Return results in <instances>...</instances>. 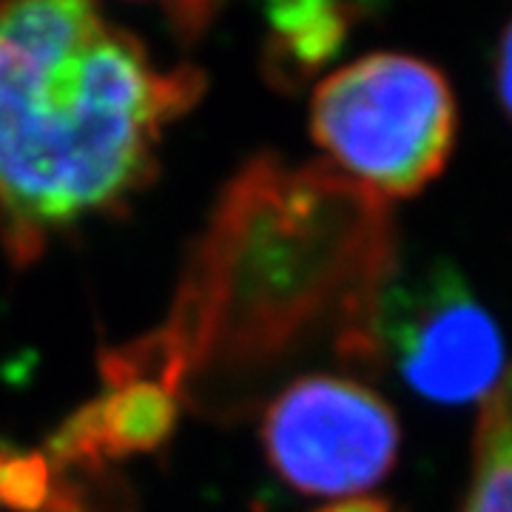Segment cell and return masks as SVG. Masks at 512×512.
Returning <instances> with one entry per match:
<instances>
[{
    "mask_svg": "<svg viewBox=\"0 0 512 512\" xmlns=\"http://www.w3.org/2000/svg\"><path fill=\"white\" fill-rule=\"evenodd\" d=\"M390 276L393 231L379 194L328 163L296 168L256 154L191 248L171 316L131 348L200 416L237 421L313 350L376 365Z\"/></svg>",
    "mask_w": 512,
    "mask_h": 512,
    "instance_id": "6da1fadb",
    "label": "cell"
},
{
    "mask_svg": "<svg viewBox=\"0 0 512 512\" xmlns=\"http://www.w3.org/2000/svg\"><path fill=\"white\" fill-rule=\"evenodd\" d=\"M205 94L160 69L100 0H0V239L26 268L57 237L120 217L154 183L165 128Z\"/></svg>",
    "mask_w": 512,
    "mask_h": 512,
    "instance_id": "7a4b0ae2",
    "label": "cell"
},
{
    "mask_svg": "<svg viewBox=\"0 0 512 512\" xmlns=\"http://www.w3.org/2000/svg\"><path fill=\"white\" fill-rule=\"evenodd\" d=\"M311 137L330 165L379 197H413L444 171L456 143V97L427 60L379 52L325 77Z\"/></svg>",
    "mask_w": 512,
    "mask_h": 512,
    "instance_id": "3957f363",
    "label": "cell"
},
{
    "mask_svg": "<svg viewBox=\"0 0 512 512\" xmlns=\"http://www.w3.org/2000/svg\"><path fill=\"white\" fill-rule=\"evenodd\" d=\"M262 450L282 484L305 495H356L396 467L402 430L367 384L330 373L288 382L265 407Z\"/></svg>",
    "mask_w": 512,
    "mask_h": 512,
    "instance_id": "277c9868",
    "label": "cell"
},
{
    "mask_svg": "<svg viewBox=\"0 0 512 512\" xmlns=\"http://www.w3.org/2000/svg\"><path fill=\"white\" fill-rule=\"evenodd\" d=\"M379 339L404 382L430 402H478L510 370L501 330L450 265H436L410 288H387Z\"/></svg>",
    "mask_w": 512,
    "mask_h": 512,
    "instance_id": "5b68a950",
    "label": "cell"
},
{
    "mask_svg": "<svg viewBox=\"0 0 512 512\" xmlns=\"http://www.w3.org/2000/svg\"><path fill=\"white\" fill-rule=\"evenodd\" d=\"M180 419V399L154 379L106 384L77 407L46 444L55 467H106L120 458L157 453Z\"/></svg>",
    "mask_w": 512,
    "mask_h": 512,
    "instance_id": "8992f818",
    "label": "cell"
},
{
    "mask_svg": "<svg viewBox=\"0 0 512 512\" xmlns=\"http://www.w3.org/2000/svg\"><path fill=\"white\" fill-rule=\"evenodd\" d=\"M265 77L282 92L299 89L342 49L350 29L345 0H268Z\"/></svg>",
    "mask_w": 512,
    "mask_h": 512,
    "instance_id": "52a82bcc",
    "label": "cell"
},
{
    "mask_svg": "<svg viewBox=\"0 0 512 512\" xmlns=\"http://www.w3.org/2000/svg\"><path fill=\"white\" fill-rule=\"evenodd\" d=\"M464 512H512V367L478 416L476 470Z\"/></svg>",
    "mask_w": 512,
    "mask_h": 512,
    "instance_id": "ba28073f",
    "label": "cell"
},
{
    "mask_svg": "<svg viewBox=\"0 0 512 512\" xmlns=\"http://www.w3.org/2000/svg\"><path fill=\"white\" fill-rule=\"evenodd\" d=\"M55 470V493L43 512H137L134 490L117 470H111V464Z\"/></svg>",
    "mask_w": 512,
    "mask_h": 512,
    "instance_id": "9c48e42d",
    "label": "cell"
},
{
    "mask_svg": "<svg viewBox=\"0 0 512 512\" xmlns=\"http://www.w3.org/2000/svg\"><path fill=\"white\" fill-rule=\"evenodd\" d=\"M57 470L46 453L0 444V504L12 512H43L52 501Z\"/></svg>",
    "mask_w": 512,
    "mask_h": 512,
    "instance_id": "30bf717a",
    "label": "cell"
},
{
    "mask_svg": "<svg viewBox=\"0 0 512 512\" xmlns=\"http://www.w3.org/2000/svg\"><path fill=\"white\" fill-rule=\"evenodd\" d=\"M157 3L163 6L171 35L185 46L197 43L225 6V0H157Z\"/></svg>",
    "mask_w": 512,
    "mask_h": 512,
    "instance_id": "8fae6325",
    "label": "cell"
},
{
    "mask_svg": "<svg viewBox=\"0 0 512 512\" xmlns=\"http://www.w3.org/2000/svg\"><path fill=\"white\" fill-rule=\"evenodd\" d=\"M495 83H498V97L501 106L512 120V23L501 35V46H498V60H495Z\"/></svg>",
    "mask_w": 512,
    "mask_h": 512,
    "instance_id": "7c38bea8",
    "label": "cell"
},
{
    "mask_svg": "<svg viewBox=\"0 0 512 512\" xmlns=\"http://www.w3.org/2000/svg\"><path fill=\"white\" fill-rule=\"evenodd\" d=\"M313 512H393V507H390V501H384V498H373V495H350V498L325 504V507H319V510Z\"/></svg>",
    "mask_w": 512,
    "mask_h": 512,
    "instance_id": "4fadbf2b",
    "label": "cell"
}]
</instances>
